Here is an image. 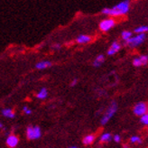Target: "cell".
<instances>
[{
    "label": "cell",
    "instance_id": "6da1fadb",
    "mask_svg": "<svg viewBox=\"0 0 148 148\" xmlns=\"http://www.w3.org/2000/svg\"><path fill=\"white\" fill-rule=\"evenodd\" d=\"M116 109H117L116 103V102H112V104H111V106L108 109L107 113L105 114V116H103V118L101 119V124L102 125H106L108 122V120L110 119V118L115 115V113L116 112Z\"/></svg>",
    "mask_w": 148,
    "mask_h": 148
},
{
    "label": "cell",
    "instance_id": "7a4b0ae2",
    "mask_svg": "<svg viewBox=\"0 0 148 148\" xmlns=\"http://www.w3.org/2000/svg\"><path fill=\"white\" fill-rule=\"evenodd\" d=\"M145 38H146L145 34H140L135 37H131L130 39H128L127 41V43L128 44V45H130L131 47H136V46L139 45V44L143 43L145 42Z\"/></svg>",
    "mask_w": 148,
    "mask_h": 148
},
{
    "label": "cell",
    "instance_id": "3957f363",
    "mask_svg": "<svg viewBox=\"0 0 148 148\" xmlns=\"http://www.w3.org/2000/svg\"><path fill=\"white\" fill-rule=\"evenodd\" d=\"M134 113L136 116H142L147 114V105L145 102H139L134 108Z\"/></svg>",
    "mask_w": 148,
    "mask_h": 148
},
{
    "label": "cell",
    "instance_id": "277c9868",
    "mask_svg": "<svg viewBox=\"0 0 148 148\" xmlns=\"http://www.w3.org/2000/svg\"><path fill=\"white\" fill-rule=\"evenodd\" d=\"M115 20L112 19V18H109V19H105L100 22L99 24V28L100 30L103 31V32H107L108 30H110L111 28H112L114 25H115Z\"/></svg>",
    "mask_w": 148,
    "mask_h": 148
},
{
    "label": "cell",
    "instance_id": "5b68a950",
    "mask_svg": "<svg viewBox=\"0 0 148 148\" xmlns=\"http://www.w3.org/2000/svg\"><path fill=\"white\" fill-rule=\"evenodd\" d=\"M129 6L130 5L128 1H123V2H120L119 4H117L116 5H115L114 8L121 12L122 14H125L129 10Z\"/></svg>",
    "mask_w": 148,
    "mask_h": 148
},
{
    "label": "cell",
    "instance_id": "8992f818",
    "mask_svg": "<svg viewBox=\"0 0 148 148\" xmlns=\"http://www.w3.org/2000/svg\"><path fill=\"white\" fill-rule=\"evenodd\" d=\"M120 48H121V45H120V44L118 43L117 42H114L112 44H111L110 48L108 49V55H114L115 53H116L117 51L120 50Z\"/></svg>",
    "mask_w": 148,
    "mask_h": 148
},
{
    "label": "cell",
    "instance_id": "52a82bcc",
    "mask_svg": "<svg viewBox=\"0 0 148 148\" xmlns=\"http://www.w3.org/2000/svg\"><path fill=\"white\" fill-rule=\"evenodd\" d=\"M18 142H19L18 137L16 136H13L12 135V136H8V138H7V140H6V145H8L9 147L13 148V147H16L17 145Z\"/></svg>",
    "mask_w": 148,
    "mask_h": 148
},
{
    "label": "cell",
    "instance_id": "ba28073f",
    "mask_svg": "<svg viewBox=\"0 0 148 148\" xmlns=\"http://www.w3.org/2000/svg\"><path fill=\"white\" fill-rule=\"evenodd\" d=\"M51 66V62H48V61H44V62H38L35 67L38 69V70H43V69H46V68H49Z\"/></svg>",
    "mask_w": 148,
    "mask_h": 148
},
{
    "label": "cell",
    "instance_id": "9c48e42d",
    "mask_svg": "<svg viewBox=\"0 0 148 148\" xmlns=\"http://www.w3.org/2000/svg\"><path fill=\"white\" fill-rule=\"evenodd\" d=\"M90 41V37L88 35H79L78 38H77V42L80 43V44H83V43H87Z\"/></svg>",
    "mask_w": 148,
    "mask_h": 148
},
{
    "label": "cell",
    "instance_id": "30bf717a",
    "mask_svg": "<svg viewBox=\"0 0 148 148\" xmlns=\"http://www.w3.org/2000/svg\"><path fill=\"white\" fill-rule=\"evenodd\" d=\"M94 140H95V136L94 135H88L83 139V144L86 145H90V144H92L94 142Z\"/></svg>",
    "mask_w": 148,
    "mask_h": 148
},
{
    "label": "cell",
    "instance_id": "8fae6325",
    "mask_svg": "<svg viewBox=\"0 0 148 148\" xmlns=\"http://www.w3.org/2000/svg\"><path fill=\"white\" fill-rule=\"evenodd\" d=\"M3 115L6 117H9V118H14V112L10 109V108H6L3 110Z\"/></svg>",
    "mask_w": 148,
    "mask_h": 148
},
{
    "label": "cell",
    "instance_id": "7c38bea8",
    "mask_svg": "<svg viewBox=\"0 0 148 148\" xmlns=\"http://www.w3.org/2000/svg\"><path fill=\"white\" fill-rule=\"evenodd\" d=\"M47 95H48V92H47V90L46 88H42L41 91L37 94V99H44L46 97H47Z\"/></svg>",
    "mask_w": 148,
    "mask_h": 148
},
{
    "label": "cell",
    "instance_id": "4fadbf2b",
    "mask_svg": "<svg viewBox=\"0 0 148 148\" xmlns=\"http://www.w3.org/2000/svg\"><path fill=\"white\" fill-rule=\"evenodd\" d=\"M26 135L27 138L29 140H33L34 139V127H29L26 130Z\"/></svg>",
    "mask_w": 148,
    "mask_h": 148
},
{
    "label": "cell",
    "instance_id": "5bb4252c",
    "mask_svg": "<svg viewBox=\"0 0 148 148\" xmlns=\"http://www.w3.org/2000/svg\"><path fill=\"white\" fill-rule=\"evenodd\" d=\"M147 30H148V27L146 25H142V26H139V27L136 28L135 32L136 34H145V32H147Z\"/></svg>",
    "mask_w": 148,
    "mask_h": 148
},
{
    "label": "cell",
    "instance_id": "9a60e30c",
    "mask_svg": "<svg viewBox=\"0 0 148 148\" xmlns=\"http://www.w3.org/2000/svg\"><path fill=\"white\" fill-rule=\"evenodd\" d=\"M110 140H111V135L109 133H105V134H103L100 137L101 142H108Z\"/></svg>",
    "mask_w": 148,
    "mask_h": 148
},
{
    "label": "cell",
    "instance_id": "2e32d148",
    "mask_svg": "<svg viewBox=\"0 0 148 148\" xmlns=\"http://www.w3.org/2000/svg\"><path fill=\"white\" fill-rule=\"evenodd\" d=\"M132 37V33L129 31H124L122 34V38L125 41H127L128 39H130Z\"/></svg>",
    "mask_w": 148,
    "mask_h": 148
},
{
    "label": "cell",
    "instance_id": "e0dca14e",
    "mask_svg": "<svg viewBox=\"0 0 148 148\" xmlns=\"http://www.w3.org/2000/svg\"><path fill=\"white\" fill-rule=\"evenodd\" d=\"M139 60L141 61V62H142V66L146 65L147 62H148V57H147V55H141L139 57Z\"/></svg>",
    "mask_w": 148,
    "mask_h": 148
},
{
    "label": "cell",
    "instance_id": "ac0fdd59",
    "mask_svg": "<svg viewBox=\"0 0 148 148\" xmlns=\"http://www.w3.org/2000/svg\"><path fill=\"white\" fill-rule=\"evenodd\" d=\"M130 141H131V143H142V140H141V138H140L139 136H132L131 138H130Z\"/></svg>",
    "mask_w": 148,
    "mask_h": 148
},
{
    "label": "cell",
    "instance_id": "d6986e66",
    "mask_svg": "<svg viewBox=\"0 0 148 148\" xmlns=\"http://www.w3.org/2000/svg\"><path fill=\"white\" fill-rule=\"evenodd\" d=\"M140 121H141V123L142 124H144V125H147L148 124V115L147 114H145V115H144V116H141V118H140Z\"/></svg>",
    "mask_w": 148,
    "mask_h": 148
},
{
    "label": "cell",
    "instance_id": "ffe728a7",
    "mask_svg": "<svg viewBox=\"0 0 148 148\" xmlns=\"http://www.w3.org/2000/svg\"><path fill=\"white\" fill-rule=\"evenodd\" d=\"M133 65L136 66V67H140V66H142V62L139 60V58H136L135 60L133 61Z\"/></svg>",
    "mask_w": 148,
    "mask_h": 148
},
{
    "label": "cell",
    "instance_id": "44dd1931",
    "mask_svg": "<svg viewBox=\"0 0 148 148\" xmlns=\"http://www.w3.org/2000/svg\"><path fill=\"white\" fill-rule=\"evenodd\" d=\"M103 60H104V56H103L102 54L101 55H99L97 58H96V62H99V63H101L102 62H103Z\"/></svg>",
    "mask_w": 148,
    "mask_h": 148
},
{
    "label": "cell",
    "instance_id": "7402d4cb",
    "mask_svg": "<svg viewBox=\"0 0 148 148\" xmlns=\"http://www.w3.org/2000/svg\"><path fill=\"white\" fill-rule=\"evenodd\" d=\"M23 110H24V112L26 114V115H30L31 113H32V111H31V109H29L27 107H24V108H23Z\"/></svg>",
    "mask_w": 148,
    "mask_h": 148
},
{
    "label": "cell",
    "instance_id": "603a6c76",
    "mask_svg": "<svg viewBox=\"0 0 148 148\" xmlns=\"http://www.w3.org/2000/svg\"><path fill=\"white\" fill-rule=\"evenodd\" d=\"M114 140H115V142H116V143L120 142V140H121L120 136H119V135H116V136H114Z\"/></svg>",
    "mask_w": 148,
    "mask_h": 148
},
{
    "label": "cell",
    "instance_id": "cb8c5ba5",
    "mask_svg": "<svg viewBox=\"0 0 148 148\" xmlns=\"http://www.w3.org/2000/svg\"><path fill=\"white\" fill-rule=\"evenodd\" d=\"M93 65L95 66V67H99V66L101 65V63H99V62H96V61H95V62H93Z\"/></svg>",
    "mask_w": 148,
    "mask_h": 148
},
{
    "label": "cell",
    "instance_id": "d4e9b609",
    "mask_svg": "<svg viewBox=\"0 0 148 148\" xmlns=\"http://www.w3.org/2000/svg\"><path fill=\"white\" fill-rule=\"evenodd\" d=\"M77 82H78V79H73V80H72V82H71V86H75V85L77 84Z\"/></svg>",
    "mask_w": 148,
    "mask_h": 148
},
{
    "label": "cell",
    "instance_id": "484cf974",
    "mask_svg": "<svg viewBox=\"0 0 148 148\" xmlns=\"http://www.w3.org/2000/svg\"><path fill=\"white\" fill-rule=\"evenodd\" d=\"M2 127V124L1 123H0V128H1Z\"/></svg>",
    "mask_w": 148,
    "mask_h": 148
},
{
    "label": "cell",
    "instance_id": "4316f807",
    "mask_svg": "<svg viewBox=\"0 0 148 148\" xmlns=\"http://www.w3.org/2000/svg\"><path fill=\"white\" fill-rule=\"evenodd\" d=\"M71 148H77V147H75V146H73V147H71Z\"/></svg>",
    "mask_w": 148,
    "mask_h": 148
}]
</instances>
